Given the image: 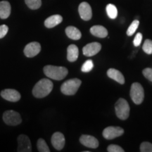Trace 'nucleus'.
Here are the masks:
<instances>
[{"instance_id":"nucleus-1","label":"nucleus","mask_w":152,"mask_h":152,"mask_svg":"<svg viewBox=\"0 0 152 152\" xmlns=\"http://www.w3.org/2000/svg\"><path fill=\"white\" fill-rule=\"evenodd\" d=\"M53 83L50 80L44 78L36 83L33 87V94L36 98L41 99L48 96L52 91Z\"/></svg>"},{"instance_id":"nucleus-2","label":"nucleus","mask_w":152,"mask_h":152,"mask_svg":"<svg viewBox=\"0 0 152 152\" xmlns=\"http://www.w3.org/2000/svg\"><path fill=\"white\" fill-rule=\"evenodd\" d=\"M44 73L47 77L55 80H61L67 76L68 69L63 66H55L47 65L43 68Z\"/></svg>"},{"instance_id":"nucleus-3","label":"nucleus","mask_w":152,"mask_h":152,"mask_svg":"<svg viewBox=\"0 0 152 152\" xmlns=\"http://www.w3.org/2000/svg\"><path fill=\"white\" fill-rule=\"evenodd\" d=\"M81 83L82 81L78 78L68 80L61 86V91L65 95H74L77 92Z\"/></svg>"},{"instance_id":"nucleus-4","label":"nucleus","mask_w":152,"mask_h":152,"mask_svg":"<svg viewBox=\"0 0 152 152\" xmlns=\"http://www.w3.org/2000/svg\"><path fill=\"white\" fill-rule=\"evenodd\" d=\"M115 113L119 119L125 120L128 119L130 115V106L126 100L121 98L117 101L115 105Z\"/></svg>"},{"instance_id":"nucleus-5","label":"nucleus","mask_w":152,"mask_h":152,"mask_svg":"<svg viewBox=\"0 0 152 152\" xmlns=\"http://www.w3.org/2000/svg\"><path fill=\"white\" fill-rule=\"evenodd\" d=\"M130 96L132 102L137 105L141 104L144 99V91L143 87L139 83H134L131 86Z\"/></svg>"},{"instance_id":"nucleus-6","label":"nucleus","mask_w":152,"mask_h":152,"mask_svg":"<svg viewBox=\"0 0 152 152\" xmlns=\"http://www.w3.org/2000/svg\"><path fill=\"white\" fill-rule=\"evenodd\" d=\"M3 121L6 124L10 126H16L22 123V118L18 112L8 110L3 113Z\"/></svg>"},{"instance_id":"nucleus-7","label":"nucleus","mask_w":152,"mask_h":152,"mask_svg":"<svg viewBox=\"0 0 152 152\" xmlns=\"http://www.w3.org/2000/svg\"><path fill=\"white\" fill-rule=\"evenodd\" d=\"M124 134V130L121 127L109 126L105 128L103 131V137L106 140H113Z\"/></svg>"},{"instance_id":"nucleus-8","label":"nucleus","mask_w":152,"mask_h":152,"mask_svg":"<svg viewBox=\"0 0 152 152\" xmlns=\"http://www.w3.org/2000/svg\"><path fill=\"white\" fill-rule=\"evenodd\" d=\"M18 141V152H31L32 145L29 137L25 134H20L17 139Z\"/></svg>"},{"instance_id":"nucleus-9","label":"nucleus","mask_w":152,"mask_h":152,"mask_svg":"<svg viewBox=\"0 0 152 152\" xmlns=\"http://www.w3.org/2000/svg\"><path fill=\"white\" fill-rule=\"evenodd\" d=\"M41 51V45L37 42H32L28 44L24 48V54L28 58L37 56Z\"/></svg>"},{"instance_id":"nucleus-10","label":"nucleus","mask_w":152,"mask_h":152,"mask_svg":"<svg viewBox=\"0 0 152 152\" xmlns=\"http://www.w3.org/2000/svg\"><path fill=\"white\" fill-rule=\"evenodd\" d=\"M0 94L3 99L11 102H16L21 98V95L19 92L14 89H5L1 91Z\"/></svg>"},{"instance_id":"nucleus-11","label":"nucleus","mask_w":152,"mask_h":152,"mask_svg":"<svg viewBox=\"0 0 152 152\" xmlns=\"http://www.w3.org/2000/svg\"><path fill=\"white\" fill-rule=\"evenodd\" d=\"M102 49V45L99 42H92L87 44L83 47V54L86 56H92L98 54Z\"/></svg>"},{"instance_id":"nucleus-12","label":"nucleus","mask_w":152,"mask_h":152,"mask_svg":"<svg viewBox=\"0 0 152 152\" xmlns=\"http://www.w3.org/2000/svg\"><path fill=\"white\" fill-rule=\"evenodd\" d=\"M51 140H52V144L54 149L58 150V151H61V150L64 149V146H65L66 140L65 137L61 132H54L53 134Z\"/></svg>"},{"instance_id":"nucleus-13","label":"nucleus","mask_w":152,"mask_h":152,"mask_svg":"<svg viewBox=\"0 0 152 152\" xmlns=\"http://www.w3.org/2000/svg\"><path fill=\"white\" fill-rule=\"evenodd\" d=\"M79 14L80 18L84 20H90L92 17V11L90 5L87 2L83 1L78 7Z\"/></svg>"},{"instance_id":"nucleus-14","label":"nucleus","mask_w":152,"mask_h":152,"mask_svg":"<svg viewBox=\"0 0 152 152\" xmlns=\"http://www.w3.org/2000/svg\"><path fill=\"white\" fill-rule=\"evenodd\" d=\"M80 142L85 147L91 148V149H96L99 147L98 140L94 137L91 135L83 134L80 137Z\"/></svg>"},{"instance_id":"nucleus-15","label":"nucleus","mask_w":152,"mask_h":152,"mask_svg":"<svg viewBox=\"0 0 152 152\" xmlns=\"http://www.w3.org/2000/svg\"><path fill=\"white\" fill-rule=\"evenodd\" d=\"M107 75L110 78L114 80L120 84L123 85L125 83V77L119 71L114 68H110L107 71Z\"/></svg>"},{"instance_id":"nucleus-16","label":"nucleus","mask_w":152,"mask_h":152,"mask_svg":"<svg viewBox=\"0 0 152 152\" xmlns=\"http://www.w3.org/2000/svg\"><path fill=\"white\" fill-rule=\"evenodd\" d=\"M63 20V17L60 15H53L47 18L45 21V26L47 28H52L60 24Z\"/></svg>"},{"instance_id":"nucleus-17","label":"nucleus","mask_w":152,"mask_h":152,"mask_svg":"<svg viewBox=\"0 0 152 152\" xmlns=\"http://www.w3.org/2000/svg\"><path fill=\"white\" fill-rule=\"evenodd\" d=\"M11 11V4L7 1H0V18L7 19L10 16Z\"/></svg>"},{"instance_id":"nucleus-18","label":"nucleus","mask_w":152,"mask_h":152,"mask_svg":"<svg viewBox=\"0 0 152 152\" xmlns=\"http://www.w3.org/2000/svg\"><path fill=\"white\" fill-rule=\"evenodd\" d=\"M90 33L92 35L99 38L107 37L108 30L102 26H94L90 28Z\"/></svg>"},{"instance_id":"nucleus-19","label":"nucleus","mask_w":152,"mask_h":152,"mask_svg":"<svg viewBox=\"0 0 152 152\" xmlns=\"http://www.w3.org/2000/svg\"><path fill=\"white\" fill-rule=\"evenodd\" d=\"M79 56V50L75 45H69L67 49V59L70 62H74L77 59Z\"/></svg>"},{"instance_id":"nucleus-20","label":"nucleus","mask_w":152,"mask_h":152,"mask_svg":"<svg viewBox=\"0 0 152 152\" xmlns=\"http://www.w3.org/2000/svg\"><path fill=\"white\" fill-rule=\"evenodd\" d=\"M66 34L70 39L78 40L82 37L81 32L74 26H68L66 28Z\"/></svg>"},{"instance_id":"nucleus-21","label":"nucleus","mask_w":152,"mask_h":152,"mask_svg":"<svg viewBox=\"0 0 152 152\" xmlns=\"http://www.w3.org/2000/svg\"><path fill=\"white\" fill-rule=\"evenodd\" d=\"M106 12H107L108 16L111 19L116 18L118 16V10L115 5L109 4L106 6Z\"/></svg>"},{"instance_id":"nucleus-22","label":"nucleus","mask_w":152,"mask_h":152,"mask_svg":"<svg viewBox=\"0 0 152 152\" xmlns=\"http://www.w3.org/2000/svg\"><path fill=\"white\" fill-rule=\"evenodd\" d=\"M37 148L38 151L39 152H49L50 151V149L47 144L46 142L45 141V140H43L42 138H39V140H37Z\"/></svg>"},{"instance_id":"nucleus-23","label":"nucleus","mask_w":152,"mask_h":152,"mask_svg":"<svg viewBox=\"0 0 152 152\" xmlns=\"http://www.w3.org/2000/svg\"><path fill=\"white\" fill-rule=\"evenodd\" d=\"M25 1L28 7L33 10L38 9L42 5V0H25Z\"/></svg>"},{"instance_id":"nucleus-24","label":"nucleus","mask_w":152,"mask_h":152,"mask_svg":"<svg viewBox=\"0 0 152 152\" xmlns=\"http://www.w3.org/2000/svg\"><path fill=\"white\" fill-rule=\"evenodd\" d=\"M139 25H140V21L138 20H134L130 26H129L128 30H127V35L132 36L134 35L135 31L137 29Z\"/></svg>"},{"instance_id":"nucleus-25","label":"nucleus","mask_w":152,"mask_h":152,"mask_svg":"<svg viewBox=\"0 0 152 152\" xmlns=\"http://www.w3.org/2000/svg\"><path fill=\"white\" fill-rule=\"evenodd\" d=\"M142 49L146 54H152V40L146 39L142 46Z\"/></svg>"},{"instance_id":"nucleus-26","label":"nucleus","mask_w":152,"mask_h":152,"mask_svg":"<svg viewBox=\"0 0 152 152\" xmlns=\"http://www.w3.org/2000/svg\"><path fill=\"white\" fill-rule=\"evenodd\" d=\"M94 68V64L92 60H87L84 63L83 66H82L81 71L85 73H87V72H90L92 71Z\"/></svg>"},{"instance_id":"nucleus-27","label":"nucleus","mask_w":152,"mask_h":152,"mask_svg":"<svg viewBox=\"0 0 152 152\" xmlns=\"http://www.w3.org/2000/svg\"><path fill=\"white\" fill-rule=\"evenodd\" d=\"M141 152H152V144L148 142H142L140 145Z\"/></svg>"},{"instance_id":"nucleus-28","label":"nucleus","mask_w":152,"mask_h":152,"mask_svg":"<svg viewBox=\"0 0 152 152\" xmlns=\"http://www.w3.org/2000/svg\"><path fill=\"white\" fill-rule=\"evenodd\" d=\"M107 151L109 152H124V149L118 145L111 144L107 148Z\"/></svg>"},{"instance_id":"nucleus-29","label":"nucleus","mask_w":152,"mask_h":152,"mask_svg":"<svg viewBox=\"0 0 152 152\" xmlns=\"http://www.w3.org/2000/svg\"><path fill=\"white\" fill-rule=\"evenodd\" d=\"M142 73L144 77H146L147 80H149V81L152 82V68H144L142 71Z\"/></svg>"},{"instance_id":"nucleus-30","label":"nucleus","mask_w":152,"mask_h":152,"mask_svg":"<svg viewBox=\"0 0 152 152\" xmlns=\"http://www.w3.org/2000/svg\"><path fill=\"white\" fill-rule=\"evenodd\" d=\"M142 40V33H137V35H135V37H134V41H133V44L135 47H139L140 45H141Z\"/></svg>"},{"instance_id":"nucleus-31","label":"nucleus","mask_w":152,"mask_h":152,"mask_svg":"<svg viewBox=\"0 0 152 152\" xmlns=\"http://www.w3.org/2000/svg\"><path fill=\"white\" fill-rule=\"evenodd\" d=\"M9 31V27L6 25H1L0 26V39L5 37Z\"/></svg>"}]
</instances>
